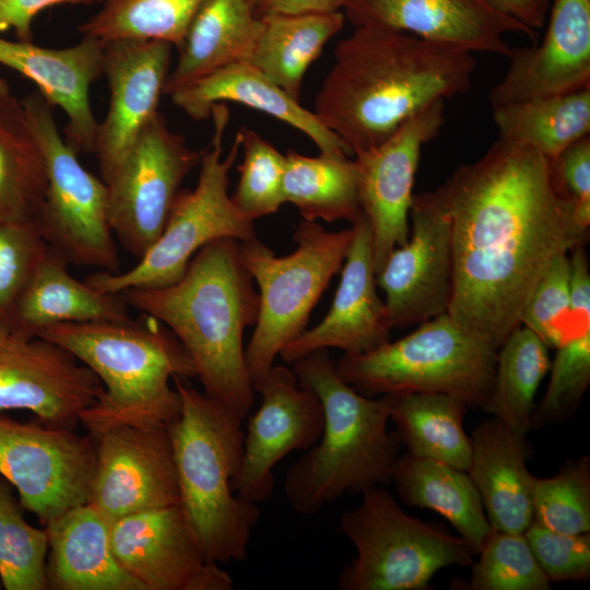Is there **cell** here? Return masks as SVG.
Instances as JSON below:
<instances>
[{"label":"cell","instance_id":"obj_27","mask_svg":"<svg viewBox=\"0 0 590 590\" xmlns=\"http://www.w3.org/2000/svg\"><path fill=\"white\" fill-rule=\"evenodd\" d=\"M48 588L57 590H144L116 558L109 522L88 504L49 521Z\"/></svg>","mask_w":590,"mask_h":590},{"label":"cell","instance_id":"obj_45","mask_svg":"<svg viewBox=\"0 0 590 590\" xmlns=\"http://www.w3.org/2000/svg\"><path fill=\"white\" fill-rule=\"evenodd\" d=\"M523 534L550 582L590 578V532L560 533L532 521Z\"/></svg>","mask_w":590,"mask_h":590},{"label":"cell","instance_id":"obj_4","mask_svg":"<svg viewBox=\"0 0 590 590\" xmlns=\"http://www.w3.org/2000/svg\"><path fill=\"white\" fill-rule=\"evenodd\" d=\"M37 337L69 351L101 380L104 392L79 415L95 438L119 426L169 427L181 409L170 379L196 377L178 339L149 315L138 320L55 323Z\"/></svg>","mask_w":590,"mask_h":590},{"label":"cell","instance_id":"obj_28","mask_svg":"<svg viewBox=\"0 0 590 590\" xmlns=\"http://www.w3.org/2000/svg\"><path fill=\"white\" fill-rule=\"evenodd\" d=\"M68 262L50 247L8 312L12 333L26 338L63 322L129 320V306L119 294L104 293L80 282Z\"/></svg>","mask_w":590,"mask_h":590},{"label":"cell","instance_id":"obj_43","mask_svg":"<svg viewBox=\"0 0 590 590\" xmlns=\"http://www.w3.org/2000/svg\"><path fill=\"white\" fill-rule=\"evenodd\" d=\"M570 312V259L562 255L533 290L521 311L520 324L534 332L548 349H557L576 330Z\"/></svg>","mask_w":590,"mask_h":590},{"label":"cell","instance_id":"obj_50","mask_svg":"<svg viewBox=\"0 0 590 590\" xmlns=\"http://www.w3.org/2000/svg\"><path fill=\"white\" fill-rule=\"evenodd\" d=\"M343 4L344 0H268L262 15L332 13L343 9Z\"/></svg>","mask_w":590,"mask_h":590},{"label":"cell","instance_id":"obj_22","mask_svg":"<svg viewBox=\"0 0 590 590\" xmlns=\"http://www.w3.org/2000/svg\"><path fill=\"white\" fill-rule=\"evenodd\" d=\"M352 229L353 238L328 314L282 349L279 356L283 362L293 364L318 350L365 353L390 340L393 328L376 291L371 228L363 212L352 223Z\"/></svg>","mask_w":590,"mask_h":590},{"label":"cell","instance_id":"obj_31","mask_svg":"<svg viewBox=\"0 0 590 590\" xmlns=\"http://www.w3.org/2000/svg\"><path fill=\"white\" fill-rule=\"evenodd\" d=\"M390 396V421L406 453L440 461L467 471L471 440L463 426L468 405L460 399L435 392Z\"/></svg>","mask_w":590,"mask_h":590},{"label":"cell","instance_id":"obj_2","mask_svg":"<svg viewBox=\"0 0 590 590\" xmlns=\"http://www.w3.org/2000/svg\"><path fill=\"white\" fill-rule=\"evenodd\" d=\"M473 54L385 27L356 26L334 49L315 114L357 155L435 101L472 85Z\"/></svg>","mask_w":590,"mask_h":590},{"label":"cell","instance_id":"obj_52","mask_svg":"<svg viewBox=\"0 0 590 590\" xmlns=\"http://www.w3.org/2000/svg\"><path fill=\"white\" fill-rule=\"evenodd\" d=\"M253 12L261 16L268 0H248Z\"/></svg>","mask_w":590,"mask_h":590},{"label":"cell","instance_id":"obj_19","mask_svg":"<svg viewBox=\"0 0 590 590\" xmlns=\"http://www.w3.org/2000/svg\"><path fill=\"white\" fill-rule=\"evenodd\" d=\"M119 564L144 590H233L229 574L206 560L179 506L148 509L109 523Z\"/></svg>","mask_w":590,"mask_h":590},{"label":"cell","instance_id":"obj_13","mask_svg":"<svg viewBox=\"0 0 590 590\" xmlns=\"http://www.w3.org/2000/svg\"><path fill=\"white\" fill-rule=\"evenodd\" d=\"M97 438L0 416V475L42 524L87 503Z\"/></svg>","mask_w":590,"mask_h":590},{"label":"cell","instance_id":"obj_41","mask_svg":"<svg viewBox=\"0 0 590 590\" xmlns=\"http://www.w3.org/2000/svg\"><path fill=\"white\" fill-rule=\"evenodd\" d=\"M556 350L545 394L531 416V429L564 423L578 410L590 384V322Z\"/></svg>","mask_w":590,"mask_h":590},{"label":"cell","instance_id":"obj_1","mask_svg":"<svg viewBox=\"0 0 590 590\" xmlns=\"http://www.w3.org/2000/svg\"><path fill=\"white\" fill-rule=\"evenodd\" d=\"M433 192L450 221L448 314L498 349L553 261L586 245L589 229L556 188L550 161L502 139Z\"/></svg>","mask_w":590,"mask_h":590},{"label":"cell","instance_id":"obj_33","mask_svg":"<svg viewBox=\"0 0 590 590\" xmlns=\"http://www.w3.org/2000/svg\"><path fill=\"white\" fill-rule=\"evenodd\" d=\"M498 139L526 145L548 161L589 135L590 85L492 107Z\"/></svg>","mask_w":590,"mask_h":590},{"label":"cell","instance_id":"obj_5","mask_svg":"<svg viewBox=\"0 0 590 590\" xmlns=\"http://www.w3.org/2000/svg\"><path fill=\"white\" fill-rule=\"evenodd\" d=\"M292 365L299 385L321 401L323 429L286 471L283 492L290 507L314 516L344 494L391 483L400 442L388 430L390 396L357 392L338 375L328 350Z\"/></svg>","mask_w":590,"mask_h":590},{"label":"cell","instance_id":"obj_35","mask_svg":"<svg viewBox=\"0 0 590 590\" xmlns=\"http://www.w3.org/2000/svg\"><path fill=\"white\" fill-rule=\"evenodd\" d=\"M286 155L283 178L284 202L293 204L305 221L351 224L362 213L358 199V166L346 155L320 153Z\"/></svg>","mask_w":590,"mask_h":590},{"label":"cell","instance_id":"obj_23","mask_svg":"<svg viewBox=\"0 0 590 590\" xmlns=\"http://www.w3.org/2000/svg\"><path fill=\"white\" fill-rule=\"evenodd\" d=\"M509 68L489 91L491 107L590 85V0H554L540 45L511 47Z\"/></svg>","mask_w":590,"mask_h":590},{"label":"cell","instance_id":"obj_37","mask_svg":"<svg viewBox=\"0 0 590 590\" xmlns=\"http://www.w3.org/2000/svg\"><path fill=\"white\" fill-rule=\"evenodd\" d=\"M203 0H106L103 8L79 26L83 36L105 43L118 39H156L177 49Z\"/></svg>","mask_w":590,"mask_h":590},{"label":"cell","instance_id":"obj_48","mask_svg":"<svg viewBox=\"0 0 590 590\" xmlns=\"http://www.w3.org/2000/svg\"><path fill=\"white\" fill-rule=\"evenodd\" d=\"M570 252V315L574 329L590 321V271L585 245L575 247Z\"/></svg>","mask_w":590,"mask_h":590},{"label":"cell","instance_id":"obj_11","mask_svg":"<svg viewBox=\"0 0 590 590\" xmlns=\"http://www.w3.org/2000/svg\"><path fill=\"white\" fill-rule=\"evenodd\" d=\"M22 104L46 163L47 189L34 220L42 236L68 263L120 272L105 181L81 165L58 132L51 105L38 91Z\"/></svg>","mask_w":590,"mask_h":590},{"label":"cell","instance_id":"obj_3","mask_svg":"<svg viewBox=\"0 0 590 590\" xmlns=\"http://www.w3.org/2000/svg\"><path fill=\"white\" fill-rule=\"evenodd\" d=\"M123 302L166 326L189 354L203 392L245 420L255 401L244 333L259 315V294L239 259V241L215 239L184 275L158 288H127Z\"/></svg>","mask_w":590,"mask_h":590},{"label":"cell","instance_id":"obj_24","mask_svg":"<svg viewBox=\"0 0 590 590\" xmlns=\"http://www.w3.org/2000/svg\"><path fill=\"white\" fill-rule=\"evenodd\" d=\"M106 43L91 36L64 48H48L33 42L0 36V64L32 80L51 105L67 115L66 142L75 153H94L98 123L90 87L104 74Z\"/></svg>","mask_w":590,"mask_h":590},{"label":"cell","instance_id":"obj_26","mask_svg":"<svg viewBox=\"0 0 590 590\" xmlns=\"http://www.w3.org/2000/svg\"><path fill=\"white\" fill-rule=\"evenodd\" d=\"M193 120L211 117L212 107L234 102L262 111L311 139L320 153L352 155L347 145L316 116L247 61L228 64L170 94Z\"/></svg>","mask_w":590,"mask_h":590},{"label":"cell","instance_id":"obj_6","mask_svg":"<svg viewBox=\"0 0 590 590\" xmlns=\"http://www.w3.org/2000/svg\"><path fill=\"white\" fill-rule=\"evenodd\" d=\"M173 381L181 403L168 427L179 507L206 560H244L261 515L259 504L233 489L243 459L244 420L180 377Z\"/></svg>","mask_w":590,"mask_h":590},{"label":"cell","instance_id":"obj_30","mask_svg":"<svg viewBox=\"0 0 590 590\" xmlns=\"http://www.w3.org/2000/svg\"><path fill=\"white\" fill-rule=\"evenodd\" d=\"M391 483L405 505L439 514L477 554L492 528L467 471L405 453L394 463Z\"/></svg>","mask_w":590,"mask_h":590},{"label":"cell","instance_id":"obj_47","mask_svg":"<svg viewBox=\"0 0 590 590\" xmlns=\"http://www.w3.org/2000/svg\"><path fill=\"white\" fill-rule=\"evenodd\" d=\"M94 0H0V34L13 30L22 42H32V23L43 10L62 3L87 4Z\"/></svg>","mask_w":590,"mask_h":590},{"label":"cell","instance_id":"obj_42","mask_svg":"<svg viewBox=\"0 0 590 590\" xmlns=\"http://www.w3.org/2000/svg\"><path fill=\"white\" fill-rule=\"evenodd\" d=\"M236 135L244 157L238 166V184L231 198L245 216L255 221L275 213L285 203L286 155L246 126H241Z\"/></svg>","mask_w":590,"mask_h":590},{"label":"cell","instance_id":"obj_18","mask_svg":"<svg viewBox=\"0 0 590 590\" xmlns=\"http://www.w3.org/2000/svg\"><path fill=\"white\" fill-rule=\"evenodd\" d=\"M86 504L109 523L134 512L179 506L168 427L119 426L99 435Z\"/></svg>","mask_w":590,"mask_h":590},{"label":"cell","instance_id":"obj_39","mask_svg":"<svg viewBox=\"0 0 590 590\" xmlns=\"http://www.w3.org/2000/svg\"><path fill=\"white\" fill-rule=\"evenodd\" d=\"M532 515L533 522L555 532H590L589 456L566 461L551 477L534 476Z\"/></svg>","mask_w":590,"mask_h":590},{"label":"cell","instance_id":"obj_49","mask_svg":"<svg viewBox=\"0 0 590 590\" xmlns=\"http://www.w3.org/2000/svg\"><path fill=\"white\" fill-rule=\"evenodd\" d=\"M504 13L536 31L545 21L548 0H489Z\"/></svg>","mask_w":590,"mask_h":590},{"label":"cell","instance_id":"obj_7","mask_svg":"<svg viewBox=\"0 0 590 590\" xmlns=\"http://www.w3.org/2000/svg\"><path fill=\"white\" fill-rule=\"evenodd\" d=\"M497 350L444 312L397 341L343 354L335 369L366 397L435 392L481 409L492 389Z\"/></svg>","mask_w":590,"mask_h":590},{"label":"cell","instance_id":"obj_10","mask_svg":"<svg viewBox=\"0 0 590 590\" xmlns=\"http://www.w3.org/2000/svg\"><path fill=\"white\" fill-rule=\"evenodd\" d=\"M352 238V227L328 232L317 222L303 220L294 233L297 246L287 256H275L257 237L239 241V259L259 294L258 319L245 347L252 382L306 330L311 310L341 271Z\"/></svg>","mask_w":590,"mask_h":590},{"label":"cell","instance_id":"obj_40","mask_svg":"<svg viewBox=\"0 0 590 590\" xmlns=\"http://www.w3.org/2000/svg\"><path fill=\"white\" fill-rule=\"evenodd\" d=\"M473 560L470 590H550L523 533L493 530Z\"/></svg>","mask_w":590,"mask_h":590},{"label":"cell","instance_id":"obj_34","mask_svg":"<svg viewBox=\"0 0 590 590\" xmlns=\"http://www.w3.org/2000/svg\"><path fill=\"white\" fill-rule=\"evenodd\" d=\"M47 170L22 104L0 96V220L34 221L45 199Z\"/></svg>","mask_w":590,"mask_h":590},{"label":"cell","instance_id":"obj_25","mask_svg":"<svg viewBox=\"0 0 590 590\" xmlns=\"http://www.w3.org/2000/svg\"><path fill=\"white\" fill-rule=\"evenodd\" d=\"M467 470L493 530L523 533L531 524L534 475L528 469L533 447L494 417L476 425L470 437Z\"/></svg>","mask_w":590,"mask_h":590},{"label":"cell","instance_id":"obj_17","mask_svg":"<svg viewBox=\"0 0 590 590\" xmlns=\"http://www.w3.org/2000/svg\"><path fill=\"white\" fill-rule=\"evenodd\" d=\"M103 392L93 370L60 345L14 333L0 339V413L26 410L70 428Z\"/></svg>","mask_w":590,"mask_h":590},{"label":"cell","instance_id":"obj_8","mask_svg":"<svg viewBox=\"0 0 590 590\" xmlns=\"http://www.w3.org/2000/svg\"><path fill=\"white\" fill-rule=\"evenodd\" d=\"M361 494L359 505L340 517L356 551L338 576L340 589L428 590L439 570L468 567L477 555L459 534L405 512L382 486Z\"/></svg>","mask_w":590,"mask_h":590},{"label":"cell","instance_id":"obj_9","mask_svg":"<svg viewBox=\"0 0 590 590\" xmlns=\"http://www.w3.org/2000/svg\"><path fill=\"white\" fill-rule=\"evenodd\" d=\"M211 116L214 133L210 149L202 152L196 187L179 190L164 229L134 267L117 273L96 272L85 280L90 286L111 294L127 288L168 286L184 275L192 257L206 244L220 238L246 241L257 237L255 221L236 208L228 193L229 170L240 149L239 139L236 135L223 156L228 110L216 104Z\"/></svg>","mask_w":590,"mask_h":590},{"label":"cell","instance_id":"obj_46","mask_svg":"<svg viewBox=\"0 0 590 590\" xmlns=\"http://www.w3.org/2000/svg\"><path fill=\"white\" fill-rule=\"evenodd\" d=\"M559 193L574 206L579 224L590 227V137H583L550 161Z\"/></svg>","mask_w":590,"mask_h":590},{"label":"cell","instance_id":"obj_15","mask_svg":"<svg viewBox=\"0 0 590 590\" xmlns=\"http://www.w3.org/2000/svg\"><path fill=\"white\" fill-rule=\"evenodd\" d=\"M252 386L261 403L247 424L233 489L239 497L260 504L273 495L275 465L293 451L309 449L320 438L323 408L318 396L302 387L285 365L274 364Z\"/></svg>","mask_w":590,"mask_h":590},{"label":"cell","instance_id":"obj_16","mask_svg":"<svg viewBox=\"0 0 590 590\" xmlns=\"http://www.w3.org/2000/svg\"><path fill=\"white\" fill-rule=\"evenodd\" d=\"M408 241L376 274L392 328H405L448 312L452 292L449 217L435 193L413 196Z\"/></svg>","mask_w":590,"mask_h":590},{"label":"cell","instance_id":"obj_29","mask_svg":"<svg viewBox=\"0 0 590 590\" xmlns=\"http://www.w3.org/2000/svg\"><path fill=\"white\" fill-rule=\"evenodd\" d=\"M263 28L248 0H203L194 13L164 94H173L228 64L248 61Z\"/></svg>","mask_w":590,"mask_h":590},{"label":"cell","instance_id":"obj_21","mask_svg":"<svg viewBox=\"0 0 590 590\" xmlns=\"http://www.w3.org/2000/svg\"><path fill=\"white\" fill-rule=\"evenodd\" d=\"M169 43L156 39H118L106 43L104 74L109 105L98 123L94 153L102 179L115 173L139 133L158 111L168 75Z\"/></svg>","mask_w":590,"mask_h":590},{"label":"cell","instance_id":"obj_53","mask_svg":"<svg viewBox=\"0 0 590 590\" xmlns=\"http://www.w3.org/2000/svg\"><path fill=\"white\" fill-rule=\"evenodd\" d=\"M10 93L7 81L0 76V96Z\"/></svg>","mask_w":590,"mask_h":590},{"label":"cell","instance_id":"obj_12","mask_svg":"<svg viewBox=\"0 0 590 590\" xmlns=\"http://www.w3.org/2000/svg\"><path fill=\"white\" fill-rule=\"evenodd\" d=\"M201 155L157 111L105 182L114 236L137 260L161 235L181 182Z\"/></svg>","mask_w":590,"mask_h":590},{"label":"cell","instance_id":"obj_14","mask_svg":"<svg viewBox=\"0 0 590 590\" xmlns=\"http://www.w3.org/2000/svg\"><path fill=\"white\" fill-rule=\"evenodd\" d=\"M444 123L445 101L438 99L405 120L382 143L355 155L359 205L371 228L376 274L389 255L409 239L421 151Z\"/></svg>","mask_w":590,"mask_h":590},{"label":"cell","instance_id":"obj_36","mask_svg":"<svg viewBox=\"0 0 590 590\" xmlns=\"http://www.w3.org/2000/svg\"><path fill=\"white\" fill-rule=\"evenodd\" d=\"M550 367L548 347L530 329L519 326L497 350L492 389L481 410L527 436L535 394Z\"/></svg>","mask_w":590,"mask_h":590},{"label":"cell","instance_id":"obj_51","mask_svg":"<svg viewBox=\"0 0 590 590\" xmlns=\"http://www.w3.org/2000/svg\"><path fill=\"white\" fill-rule=\"evenodd\" d=\"M12 333V328L7 316L0 315V339L7 338Z\"/></svg>","mask_w":590,"mask_h":590},{"label":"cell","instance_id":"obj_44","mask_svg":"<svg viewBox=\"0 0 590 590\" xmlns=\"http://www.w3.org/2000/svg\"><path fill=\"white\" fill-rule=\"evenodd\" d=\"M48 249L35 221L0 220V315L8 316Z\"/></svg>","mask_w":590,"mask_h":590},{"label":"cell","instance_id":"obj_32","mask_svg":"<svg viewBox=\"0 0 590 590\" xmlns=\"http://www.w3.org/2000/svg\"><path fill=\"white\" fill-rule=\"evenodd\" d=\"M261 17L263 28L247 62L298 101L307 69L341 31L345 16L338 11Z\"/></svg>","mask_w":590,"mask_h":590},{"label":"cell","instance_id":"obj_38","mask_svg":"<svg viewBox=\"0 0 590 590\" xmlns=\"http://www.w3.org/2000/svg\"><path fill=\"white\" fill-rule=\"evenodd\" d=\"M12 485L0 475V581L7 590H45L48 535L31 526Z\"/></svg>","mask_w":590,"mask_h":590},{"label":"cell","instance_id":"obj_20","mask_svg":"<svg viewBox=\"0 0 590 590\" xmlns=\"http://www.w3.org/2000/svg\"><path fill=\"white\" fill-rule=\"evenodd\" d=\"M344 16L356 26L385 27L470 52L508 57V34L536 44V31L489 0H344Z\"/></svg>","mask_w":590,"mask_h":590}]
</instances>
